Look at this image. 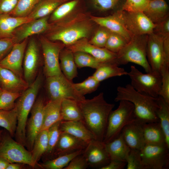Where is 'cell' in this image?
<instances>
[{
	"mask_svg": "<svg viewBox=\"0 0 169 169\" xmlns=\"http://www.w3.org/2000/svg\"><path fill=\"white\" fill-rule=\"evenodd\" d=\"M78 103L83 121L96 139L103 142L108 117L115 105L106 101L103 92L91 99H85Z\"/></svg>",
	"mask_w": 169,
	"mask_h": 169,
	"instance_id": "6da1fadb",
	"label": "cell"
},
{
	"mask_svg": "<svg viewBox=\"0 0 169 169\" xmlns=\"http://www.w3.org/2000/svg\"><path fill=\"white\" fill-rule=\"evenodd\" d=\"M91 21L90 17L79 13L70 19L51 23L44 36L51 41L61 42L67 47L87 38L92 30Z\"/></svg>",
	"mask_w": 169,
	"mask_h": 169,
	"instance_id": "7a4b0ae2",
	"label": "cell"
},
{
	"mask_svg": "<svg viewBox=\"0 0 169 169\" xmlns=\"http://www.w3.org/2000/svg\"><path fill=\"white\" fill-rule=\"evenodd\" d=\"M115 102L122 100L128 101L134 106L136 120L142 124L159 122L156 115L159 107L157 98H155L139 93L128 84L117 88Z\"/></svg>",
	"mask_w": 169,
	"mask_h": 169,
	"instance_id": "3957f363",
	"label": "cell"
},
{
	"mask_svg": "<svg viewBox=\"0 0 169 169\" xmlns=\"http://www.w3.org/2000/svg\"><path fill=\"white\" fill-rule=\"evenodd\" d=\"M42 82V76L38 75L33 83L22 93L15 103L17 124L15 133L16 141L25 146L26 126L28 115L36 100Z\"/></svg>",
	"mask_w": 169,
	"mask_h": 169,
	"instance_id": "277c9868",
	"label": "cell"
},
{
	"mask_svg": "<svg viewBox=\"0 0 169 169\" xmlns=\"http://www.w3.org/2000/svg\"><path fill=\"white\" fill-rule=\"evenodd\" d=\"M148 35L132 36L130 40L117 53L118 66L131 62L141 66L147 73L152 72L146 55Z\"/></svg>",
	"mask_w": 169,
	"mask_h": 169,
	"instance_id": "5b68a950",
	"label": "cell"
},
{
	"mask_svg": "<svg viewBox=\"0 0 169 169\" xmlns=\"http://www.w3.org/2000/svg\"><path fill=\"white\" fill-rule=\"evenodd\" d=\"M136 120L133 104L126 100H120L118 107L110 113L103 142L108 143L118 137L127 125Z\"/></svg>",
	"mask_w": 169,
	"mask_h": 169,
	"instance_id": "8992f818",
	"label": "cell"
},
{
	"mask_svg": "<svg viewBox=\"0 0 169 169\" xmlns=\"http://www.w3.org/2000/svg\"><path fill=\"white\" fill-rule=\"evenodd\" d=\"M127 75L131 80V85L136 90L154 98L158 97L161 84L160 74L152 72L144 74L131 65Z\"/></svg>",
	"mask_w": 169,
	"mask_h": 169,
	"instance_id": "52a82bcc",
	"label": "cell"
},
{
	"mask_svg": "<svg viewBox=\"0 0 169 169\" xmlns=\"http://www.w3.org/2000/svg\"><path fill=\"white\" fill-rule=\"evenodd\" d=\"M46 88L49 100L67 99L80 102L85 99L75 90L72 81L61 74L46 77Z\"/></svg>",
	"mask_w": 169,
	"mask_h": 169,
	"instance_id": "ba28073f",
	"label": "cell"
},
{
	"mask_svg": "<svg viewBox=\"0 0 169 169\" xmlns=\"http://www.w3.org/2000/svg\"><path fill=\"white\" fill-rule=\"evenodd\" d=\"M0 157L9 163H22L33 167L36 166L33 161L31 151L14 140L8 132L3 131L0 142Z\"/></svg>",
	"mask_w": 169,
	"mask_h": 169,
	"instance_id": "9c48e42d",
	"label": "cell"
},
{
	"mask_svg": "<svg viewBox=\"0 0 169 169\" xmlns=\"http://www.w3.org/2000/svg\"><path fill=\"white\" fill-rule=\"evenodd\" d=\"M115 13L132 36L149 35L153 33L156 24L143 12H130L120 9Z\"/></svg>",
	"mask_w": 169,
	"mask_h": 169,
	"instance_id": "30bf717a",
	"label": "cell"
},
{
	"mask_svg": "<svg viewBox=\"0 0 169 169\" xmlns=\"http://www.w3.org/2000/svg\"><path fill=\"white\" fill-rule=\"evenodd\" d=\"M39 40L44 57V75L47 77L61 74L62 72L59 65V54L65 45L43 35L40 37Z\"/></svg>",
	"mask_w": 169,
	"mask_h": 169,
	"instance_id": "8fae6325",
	"label": "cell"
},
{
	"mask_svg": "<svg viewBox=\"0 0 169 169\" xmlns=\"http://www.w3.org/2000/svg\"><path fill=\"white\" fill-rule=\"evenodd\" d=\"M169 149L166 145H145L140 150L142 169H168Z\"/></svg>",
	"mask_w": 169,
	"mask_h": 169,
	"instance_id": "7c38bea8",
	"label": "cell"
},
{
	"mask_svg": "<svg viewBox=\"0 0 169 169\" xmlns=\"http://www.w3.org/2000/svg\"><path fill=\"white\" fill-rule=\"evenodd\" d=\"M45 105L42 97L38 98L30 111L31 116L27 121L25 146L30 151L33 148L35 139L41 131L43 124Z\"/></svg>",
	"mask_w": 169,
	"mask_h": 169,
	"instance_id": "4fadbf2b",
	"label": "cell"
},
{
	"mask_svg": "<svg viewBox=\"0 0 169 169\" xmlns=\"http://www.w3.org/2000/svg\"><path fill=\"white\" fill-rule=\"evenodd\" d=\"M162 37L152 33L148 35L146 55L148 63L152 72L159 73L166 66L163 49Z\"/></svg>",
	"mask_w": 169,
	"mask_h": 169,
	"instance_id": "5bb4252c",
	"label": "cell"
},
{
	"mask_svg": "<svg viewBox=\"0 0 169 169\" xmlns=\"http://www.w3.org/2000/svg\"><path fill=\"white\" fill-rule=\"evenodd\" d=\"M67 48L73 52H82L87 53L102 62L117 64L116 53H113L105 48H100L94 45L86 38L79 40Z\"/></svg>",
	"mask_w": 169,
	"mask_h": 169,
	"instance_id": "9a60e30c",
	"label": "cell"
},
{
	"mask_svg": "<svg viewBox=\"0 0 169 169\" xmlns=\"http://www.w3.org/2000/svg\"><path fill=\"white\" fill-rule=\"evenodd\" d=\"M27 47L23 58V71L24 80L30 85L36 78L40 55L38 45L34 39L30 40Z\"/></svg>",
	"mask_w": 169,
	"mask_h": 169,
	"instance_id": "2e32d148",
	"label": "cell"
},
{
	"mask_svg": "<svg viewBox=\"0 0 169 169\" xmlns=\"http://www.w3.org/2000/svg\"><path fill=\"white\" fill-rule=\"evenodd\" d=\"M83 154L89 166L100 169L110 161L105 144L96 140L90 141L84 150Z\"/></svg>",
	"mask_w": 169,
	"mask_h": 169,
	"instance_id": "e0dca14e",
	"label": "cell"
},
{
	"mask_svg": "<svg viewBox=\"0 0 169 169\" xmlns=\"http://www.w3.org/2000/svg\"><path fill=\"white\" fill-rule=\"evenodd\" d=\"M28 42L26 38L15 43L9 53L0 61V66L12 71L22 78V63Z\"/></svg>",
	"mask_w": 169,
	"mask_h": 169,
	"instance_id": "ac0fdd59",
	"label": "cell"
},
{
	"mask_svg": "<svg viewBox=\"0 0 169 169\" xmlns=\"http://www.w3.org/2000/svg\"><path fill=\"white\" fill-rule=\"evenodd\" d=\"M49 17L33 20L19 26L14 31L13 37L16 43L20 42L31 36L45 33L51 26Z\"/></svg>",
	"mask_w": 169,
	"mask_h": 169,
	"instance_id": "d6986e66",
	"label": "cell"
},
{
	"mask_svg": "<svg viewBox=\"0 0 169 169\" xmlns=\"http://www.w3.org/2000/svg\"><path fill=\"white\" fill-rule=\"evenodd\" d=\"M143 124L136 120L127 125L120 134L131 149L141 150L145 145L143 132Z\"/></svg>",
	"mask_w": 169,
	"mask_h": 169,
	"instance_id": "ffe728a7",
	"label": "cell"
},
{
	"mask_svg": "<svg viewBox=\"0 0 169 169\" xmlns=\"http://www.w3.org/2000/svg\"><path fill=\"white\" fill-rule=\"evenodd\" d=\"M87 144L69 133L61 131L52 159L78 150H84Z\"/></svg>",
	"mask_w": 169,
	"mask_h": 169,
	"instance_id": "44dd1931",
	"label": "cell"
},
{
	"mask_svg": "<svg viewBox=\"0 0 169 169\" xmlns=\"http://www.w3.org/2000/svg\"><path fill=\"white\" fill-rule=\"evenodd\" d=\"M90 20L99 26L104 27L110 32L120 35L128 42L132 36L126 29L115 13L105 17L90 16Z\"/></svg>",
	"mask_w": 169,
	"mask_h": 169,
	"instance_id": "7402d4cb",
	"label": "cell"
},
{
	"mask_svg": "<svg viewBox=\"0 0 169 169\" xmlns=\"http://www.w3.org/2000/svg\"><path fill=\"white\" fill-rule=\"evenodd\" d=\"M0 84L2 89L22 93L29 86L28 84L12 71L0 66Z\"/></svg>",
	"mask_w": 169,
	"mask_h": 169,
	"instance_id": "603a6c76",
	"label": "cell"
},
{
	"mask_svg": "<svg viewBox=\"0 0 169 169\" xmlns=\"http://www.w3.org/2000/svg\"><path fill=\"white\" fill-rule=\"evenodd\" d=\"M60 130L61 132L69 133L88 143L92 140L96 139L94 135L82 120H61Z\"/></svg>",
	"mask_w": 169,
	"mask_h": 169,
	"instance_id": "cb8c5ba5",
	"label": "cell"
},
{
	"mask_svg": "<svg viewBox=\"0 0 169 169\" xmlns=\"http://www.w3.org/2000/svg\"><path fill=\"white\" fill-rule=\"evenodd\" d=\"M154 24L157 23L169 17V8L165 0L149 1L143 12Z\"/></svg>",
	"mask_w": 169,
	"mask_h": 169,
	"instance_id": "d4e9b609",
	"label": "cell"
},
{
	"mask_svg": "<svg viewBox=\"0 0 169 169\" xmlns=\"http://www.w3.org/2000/svg\"><path fill=\"white\" fill-rule=\"evenodd\" d=\"M32 20L28 17H18L9 14H0V38H13V31L16 28Z\"/></svg>",
	"mask_w": 169,
	"mask_h": 169,
	"instance_id": "484cf974",
	"label": "cell"
},
{
	"mask_svg": "<svg viewBox=\"0 0 169 169\" xmlns=\"http://www.w3.org/2000/svg\"><path fill=\"white\" fill-rule=\"evenodd\" d=\"M142 128L145 145H166L165 135L159 122L144 124Z\"/></svg>",
	"mask_w": 169,
	"mask_h": 169,
	"instance_id": "4316f807",
	"label": "cell"
},
{
	"mask_svg": "<svg viewBox=\"0 0 169 169\" xmlns=\"http://www.w3.org/2000/svg\"><path fill=\"white\" fill-rule=\"evenodd\" d=\"M105 146L110 160L126 162L131 149L125 142L121 134L111 142L105 144Z\"/></svg>",
	"mask_w": 169,
	"mask_h": 169,
	"instance_id": "83f0119b",
	"label": "cell"
},
{
	"mask_svg": "<svg viewBox=\"0 0 169 169\" xmlns=\"http://www.w3.org/2000/svg\"><path fill=\"white\" fill-rule=\"evenodd\" d=\"M62 100H49L45 105L44 122L41 131L48 130L56 122L62 120L61 113Z\"/></svg>",
	"mask_w": 169,
	"mask_h": 169,
	"instance_id": "f1b7e54d",
	"label": "cell"
},
{
	"mask_svg": "<svg viewBox=\"0 0 169 169\" xmlns=\"http://www.w3.org/2000/svg\"><path fill=\"white\" fill-rule=\"evenodd\" d=\"M59 65L62 73L69 80L72 81L77 76V66L75 63L74 53L66 48L61 51L59 57Z\"/></svg>",
	"mask_w": 169,
	"mask_h": 169,
	"instance_id": "f546056e",
	"label": "cell"
},
{
	"mask_svg": "<svg viewBox=\"0 0 169 169\" xmlns=\"http://www.w3.org/2000/svg\"><path fill=\"white\" fill-rule=\"evenodd\" d=\"M128 72L119 67L116 63H106L97 69L92 75L97 81L100 82L109 78L127 75Z\"/></svg>",
	"mask_w": 169,
	"mask_h": 169,
	"instance_id": "4dcf8cb0",
	"label": "cell"
},
{
	"mask_svg": "<svg viewBox=\"0 0 169 169\" xmlns=\"http://www.w3.org/2000/svg\"><path fill=\"white\" fill-rule=\"evenodd\" d=\"M78 102L71 99H63L61 103L62 120H83Z\"/></svg>",
	"mask_w": 169,
	"mask_h": 169,
	"instance_id": "1f68e13d",
	"label": "cell"
},
{
	"mask_svg": "<svg viewBox=\"0 0 169 169\" xmlns=\"http://www.w3.org/2000/svg\"><path fill=\"white\" fill-rule=\"evenodd\" d=\"M63 3L57 0H40L27 17L34 20L48 16Z\"/></svg>",
	"mask_w": 169,
	"mask_h": 169,
	"instance_id": "d6a6232c",
	"label": "cell"
},
{
	"mask_svg": "<svg viewBox=\"0 0 169 169\" xmlns=\"http://www.w3.org/2000/svg\"><path fill=\"white\" fill-rule=\"evenodd\" d=\"M157 102L159 107L156 115L165 135L166 144L169 148V104L159 96Z\"/></svg>",
	"mask_w": 169,
	"mask_h": 169,
	"instance_id": "836d02e7",
	"label": "cell"
},
{
	"mask_svg": "<svg viewBox=\"0 0 169 169\" xmlns=\"http://www.w3.org/2000/svg\"><path fill=\"white\" fill-rule=\"evenodd\" d=\"M48 129L41 131L36 137L31 151L33 161L35 165L45 153L48 145Z\"/></svg>",
	"mask_w": 169,
	"mask_h": 169,
	"instance_id": "e575fe53",
	"label": "cell"
},
{
	"mask_svg": "<svg viewBox=\"0 0 169 169\" xmlns=\"http://www.w3.org/2000/svg\"><path fill=\"white\" fill-rule=\"evenodd\" d=\"M84 150L61 155L51 160L46 161L39 164L44 169H62L67 166L71 161L76 156L83 153Z\"/></svg>",
	"mask_w": 169,
	"mask_h": 169,
	"instance_id": "d590c367",
	"label": "cell"
},
{
	"mask_svg": "<svg viewBox=\"0 0 169 169\" xmlns=\"http://www.w3.org/2000/svg\"><path fill=\"white\" fill-rule=\"evenodd\" d=\"M17 115L15 107L9 110H0V126L5 128L12 137L16 130Z\"/></svg>",
	"mask_w": 169,
	"mask_h": 169,
	"instance_id": "8d00e7d4",
	"label": "cell"
},
{
	"mask_svg": "<svg viewBox=\"0 0 169 169\" xmlns=\"http://www.w3.org/2000/svg\"><path fill=\"white\" fill-rule=\"evenodd\" d=\"M78 3V0H72L60 4L52 13L49 21L54 23L63 20L74 11Z\"/></svg>",
	"mask_w": 169,
	"mask_h": 169,
	"instance_id": "74e56055",
	"label": "cell"
},
{
	"mask_svg": "<svg viewBox=\"0 0 169 169\" xmlns=\"http://www.w3.org/2000/svg\"><path fill=\"white\" fill-rule=\"evenodd\" d=\"M61 121L56 122L48 129V147L45 153L43 156L44 157L45 161L53 158L54 152L61 132L60 125Z\"/></svg>",
	"mask_w": 169,
	"mask_h": 169,
	"instance_id": "f35d334b",
	"label": "cell"
},
{
	"mask_svg": "<svg viewBox=\"0 0 169 169\" xmlns=\"http://www.w3.org/2000/svg\"><path fill=\"white\" fill-rule=\"evenodd\" d=\"M74 53V60L77 68L89 67L97 69L106 63L101 62L91 55L85 52H76Z\"/></svg>",
	"mask_w": 169,
	"mask_h": 169,
	"instance_id": "ab89813d",
	"label": "cell"
},
{
	"mask_svg": "<svg viewBox=\"0 0 169 169\" xmlns=\"http://www.w3.org/2000/svg\"><path fill=\"white\" fill-rule=\"evenodd\" d=\"M40 0H18L13 10L9 13L11 16L27 17Z\"/></svg>",
	"mask_w": 169,
	"mask_h": 169,
	"instance_id": "60d3db41",
	"label": "cell"
},
{
	"mask_svg": "<svg viewBox=\"0 0 169 169\" xmlns=\"http://www.w3.org/2000/svg\"><path fill=\"white\" fill-rule=\"evenodd\" d=\"M21 93L1 88L0 90V110H9L14 108L15 107V102Z\"/></svg>",
	"mask_w": 169,
	"mask_h": 169,
	"instance_id": "b9f144b4",
	"label": "cell"
},
{
	"mask_svg": "<svg viewBox=\"0 0 169 169\" xmlns=\"http://www.w3.org/2000/svg\"><path fill=\"white\" fill-rule=\"evenodd\" d=\"M100 84V82L92 75L81 82L73 83V86L75 90L80 95L84 96L87 94L95 91L99 86Z\"/></svg>",
	"mask_w": 169,
	"mask_h": 169,
	"instance_id": "7bdbcfd3",
	"label": "cell"
},
{
	"mask_svg": "<svg viewBox=\"0 0 169 169\" xmlns=\"http://www.w3.org/2000/svg\"><path fill=\"white\" fill-rule=\"evenodd\" d=\"M128 42L121 36L111 32L106 41L105 48L115 53L119 52Z\"/></svg>",
	"mask_w": 169,
	"mask_h": 169,
	"instance_id": "ee69618b",
	"label": "cell"
},
{
	"mask_svg": "<svg viewBox=\"0 0 169 169\" xmlns=\"http://www.w3.org/2000/svg\"><path fill=\"white\" fill-rule=\"evenodd\" d=\"M99 26L95 35L89 42L97 47L105 48L107 39L111 32L104 27L100 26Z\"/></svg>",
	"mask_w": 169,
	"mask_h": 169,
	"instance_id": "f6af8a7d",
	"label": "cell"
},
{
	"mask_svg": "<svg viewBox=\"0 0 169 169\" xmlns=\"http://www.w3.org/2000/svg\"><path fill=\"white\" fill-rule=\"evenodd\" d=\"M150 0H125L121 10L130 12H143Z\"/></svg>",
	"mask_w": 169,
	"mask_h": 169,
	"instance_id": "bcb514c9",
	"label": "cell"
},
{
	"mask_svg": "<svg viewBox=\"0 0 169 169\" xmlns=\"http://www.w3.org/2000/svg\"><path fill=\"white\" fill-rule=\"evenodd\" d=\"M161 84L159 96L169 104V68L164 67L161 72Z\"/></svg>",
	"mask_w": 169,
	"mask_h": 169,
	"instance_id": "7dc6e473",
	"label": "cell"
},
{
	"mask_svg": "<svg viewBox=\"0 0 169 169\" xmlns=\"http://www.w3.org/2000/svg\"><path fill=\"white\" fill-rule=\"evenodd\" d=\"M126 161L127 169H142L140 150L131 149Z\"/></svg>",
	"mask_w": 169,
	"mask_h": 169,
	"instance_id": "c3c4849f",
	"label": "cell"
},
{
	"mask_svg": "<svg viewBox=\"0 0 169 169\" xmlns=\"http://www.w3.org/2000/svg\"><path fill=\"white\" fill-rule=\"evenodd\" d=\"M120 0H93L94 6L99 12H105L115 8Z\"/></svg>",
	"mask_w": 169,
	"mask_h": 169,
	"instance_id": "681fc988",
	"label": "cell"
},
{
	"mask_svg": "<svg viewBox=\"0 0 169 169\" xmlns=\"http://www.w3.org/2000/svg\"><path fill=\"white\" fill-rule=\"evenodd\" d=\"M89 166L83 153L74 158L64 169H85Z\"/></svg>",
	"mask_w": 169,
	"mask_h": 169,
	"instance_id": "f907efd6",
	"label": "cell"
},
{
	"mask_svg": "<svg viewBox=\"0 0 169 169\" xmlns=\"http://www.w3.org/2000/svg\"><path fill=\"white\" fill-rule=\"evenodd\" d=\"M153 33L161 36L164 38L169 36V17L155 24Z\"/></svg>",
	"mask_w": 169,
	"mask_h": 169,
	"instance_id": "816d5d0a",
	"label": "cell"
},
{
	"mask_svg": "<svg viewBox=\"0 0 169 169\" xmlns=\"http://www.w3.org/2000/svg\"><path fill=\"white\" fill-rule=\"evenodd\" d=\"M15 43L13 38H0V61L9 53Z\"/></svg>",
	"mask_w": 169,
	"mask_h": 169,
	"instance_id": "f5cc1de1",
	"label": "cell"
},
{
	"mask_svg": "<svg viewBox=\"0 0 169 169\" xmlns=\"http://www.w3.org/2000/svg\"><path fill=\"white\" fill-rule=\"evenodd\" d=\"M18 0H0V14H9L14 8Z\"/></svg>",
	"mask_w": 169,
	"mask_h": 169,
	"instance_id": "db71d44e",
	"label": "cell"
},
{
	"mask_svg": "<svg viewBox=\"0 0 169 169\" xmlns=\"http://www.w3.org/2000/svg\"><path fill=\"white\" fill-rule=\"evenodd\" d=\"M126 161L116 160H110L107 165L102 167L100 169H123L126 166Z\"/></svg>",
	"mask_w": 169,
	"mask_h": 169,
	"instance_id": "11a10c76",
	"label": "cell"
},
{
	"mask_svg": "<svg viewBox=\"0 0 169 169\" xmlns=\"http://www.w3.org/2000/svg\"><path fill=\"white\" fill-rule=\"evenodd\" d=\"M163 49L166 64L169 67V36L164 38Z\"/></svg>",
	"mask_w": 169,
	"mask_h": 169,
	"instance_id": "9f6ffc18",
	"label": "cell"
},
{
	"mask_svg": "<svg viewBox=\"0 0 169 169\" xmlns=\"http://www.w3.org/2000/svg\"><path fill=\"white\" fill-rule=\"evenodd\" d=\"M22 163H10L6 169H21L23 167Z\"/></svg>",
	"mask_w": 169,
	"mask_h": 169,
	"instance_id": "6f0895ef",
	"label": "cell"
},
{
	"mask_svg": "<svg viewBox=\"0 0 169 169\" xmlns=\"http://www.w3.org/2000/svg\"><path fill=\"white\" fill-rule=\"evenodd\" d=\"M9 163L6 160L0 157V169H6Z\"/></svg>",
	"mask_w": 169,
	"mask_h": 169,
	"instance_id": "680465c9",
	"label": "cell"
},
{
	"mask_svg": "<svg viewBox=\"0 0 169 169\" xmlns=\"http://www.w3.org/2000/svg\"><path fill=\"white\" fill-rule=\"evenodd\" d=\"M3 131L2 130H0V142L2 139Z\"/></svg>",
	"mask_w": 169,
	"mask_h": 169,
	"instance_id": "91938a15",
	"label": "cell"
},
{
	"mask_svg": "<svg viewBox=\"0 0 169 169\" xmlns=\"http://www.w3.org/2000/svg\"><path fill=\"white\" fill-rule=\"evenodd\" d=\"M57 0L61 1H62V2H64V1H65V0Z\"/></svg>",
	"mask_w": 169,
	"mask_h": 169,
	"instance_id": "94428289",
	"label": "cell"
},
{
	"mask_svg": "<svg viewBox=\"0 0 169 169\" xmlns=\"http://www.w3.org/2000/svg\"><path fill=\"white\" fill-rule=\"evenodd\" d=\"M1 87L0 86V90H1Z\"/></svg>",
	"mask_w": 169,
	"mask_h": 169,
	"instance_id": "6125c7cd",
	"label": "cell"
},
{
	"mask_svg": "<svg viewBox=\"0 0 169 169\" xmlns=\"http://www.w3.org/2000/svg\"></svg>",
	"mask_w": 169,
	"mask_h": 169,
	"instance_id": "be15d7a7",
	"label": "cell"
},
{
	"mask_svg": "<svg viewBox=\"0 0 169 169\" xmlns=\"http://www.w3.org/2000/svg\"></svg>",
	"mask_w": 169,
	"mask_h": 169,
	"instance_id": "e7e4bbea",
	"label": "cell"
}]
</instances>
